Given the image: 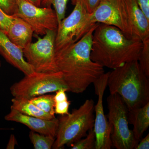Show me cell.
<instances>
[{"label": "cell", "instance_id": "2e32d148", "mask_svg": "<svg viewBox=\"0 0 149 149\" xmlns=\"http://www.w3.org/2000/svg\"><path fill=\"white\" fill-rule=\"evenodd\" d=\"M128 122L133 125L135 139L139 142L149 126V102L142 107L128 111Z\"/></svg>", "mask_w": 149, "mask_h": 149}, {"label": "cell", "instance_id": "52a82bcc", "mask_svg": "<svg viewBox=\"0 0 149 149\" xmlns=\"http://www.w3.org/2000/svg\"><path fill=\"white\" fill-rule=\"evenodd\" d=\"M72 13L59 22L56 31V52L76 42L97 23L91 21L83 3L77 0Z\"/></svg>", "mask_w": 149, "mask_h": 149}, {"label": "cell", "instance_id": "e0dca14e", "mask_svg": "<svg viewBox=\"0 0 149 149\" xmlns=\"http://www.w3.org/2000/svg\"><path fill=\"white\" fill-rule=\"evenodd\" d=\"M11 102V109L26 115L46 120H51L56 118L55 116H52L39 109L28 99L14 97Z\"/></svg>", "mask_w": 149, "mask_h": 149}, {"label": "cell", "instance_id": "3957f363", "mask_svg": "<svg viewBox=\"0 0 149 149\" xmlns=\"http://www.w3.org/2000/svg\"><path fill=\"white\" fill-rule=\"evenodd\" d=\"M107 86L110 94L120 96L128 111L149 102V77L138 61L126 63L109 72Z\"/></svg>", "mask_w": 149, "mask_h": 149}, {"label": "cell", "instance_id": "277c9868", "mask_svg": "<svg viewBox=\"0 0 149 149\" xmlns=\"http://www.w3.org/2000/svg\"><path fill=\"white\" fill-rule=\"evenodd\" d=\"M95 105L92 99L87 100L71 113L61 116L53 148L70 146L87 136L89 130L94 128Z\"/></svg>", "mask_w": 149, "mask_h": 149}, {"label": "cell", "instance_id": "603a6c76", "mask_svg": "<svg viewBox=\"0 0 149 149\" xmlns=\"http://www.w3.org/2000/svg\"><path fill=\"white\" fill-rule=\"evenodd\" d=\"M0 8L7 14L14 15L17 11L16 0H0Z\"/></svg>", "mask_w": 149, "mask_h": 149}, {"label": "cell", "instance_id": "9a60e30c", "mask_svg": "<svg viewBox=\"0 0 149 149\" xmlns=\"http://www.w3.org/2000/svg\"><path fill=\"white\" fill-rule=\"evenodd\" d=\"M14 17L6 35L12 42L23 49L32 42L34 31L26 22Z\"/></svg>", "mask_w": 149, "mask_h": 149}, {"label": "cell", "instance_id": "ac0fdd59", "mask_svg": "<svg viewBox=\"0 0 149 149\" xmlns=\"http://www.w3.org/2000/svg\"><path fill=\"white\" fill-rule=\"evenodd\" d=\"M39 109L46 113L55 116L54 95H42L29 100Z\"/></svg>", "mask_w": 149, "mask_h": 149}, {"label": "cell", "instance_id": "83f0119b", "mask_svg": "<svg viewBox=\"0 0 149 149\" xmlns=\"http://www.w3.org/2000/svg\"><path fill=\"white\" fill-rule=\"evenodd\" d=\"M149 149V134L148 133L145 138L140 140L136 145L135 149Z\"/></svg>", "mask_w": 149, "mask_h": 149}, {"label": "cell", "instance_id": "7402d4cb", "mask_svg": "<svg viewBox=\"0 0 149 149\" xmlns=\"http://www.w3.org/2000/svg\"><path fill=\"white\" fill-rule=\"evenodd\" d=\"M143 46L138 61L141 69L149 77V39L143 42Z\"/></svg>", "mask_w": 149, "mask_h": 149}, {"label": "cell", "instance_id": "ba28073f", "mask_svg": "<svg viewBox=\"0 0 149 149\" xmlns=\"http://www.w3.org/2000/svg\"><path fill=\"white\" fill-rule=\"evenodd\" d=\"M56 31L48 30L42 38L36 35L37 41L23 49L24 57L35 72L52 73L59 71L55 58Z\"/></svg>", "mask_w": 149, "mask_h": 149}, {"label": "cell", "instance_id": "5bb4252c", "mask_svg": "<svg viewBox=\"0 0 149 149\" xmlns=\"http://www.w3.org/2000/svg\"><path fill=\"white\" fill-rule=\"evenodd\" d=\"M133 39L142 42L149 39V21L140 8L136 0H124Z\"/></svg>", "mask_w": 149, "mask_h": 149}, {"label": "cell", "instance_id": "484cf974", "mask_svg": "<svg viewBox=\"0 0 149 149\" xmlns=\"http://www.w3.org/2000/svg\"><path fill=\"white\" fill-rule=\"evenodd\" d=\"M77 0H71L72 4L74 5ZM83 3L88 13L91 14L98 5L100 0H78Z\"/></svg>", "mask_w": 149, "mask_h": 149}, {"label": "cell", "instance_id": "7c38bea8", "mask_svg": "<svg viewBox=\"0 0 149 149\" xmlns=\"http://www.w3.org/2000/svg\"><path fill=\"white\" fill-rule=\"evenodd\" d=\"M7 121H14L26 125L32 131L56 138L58 127V119L55 118L46 120L22 113L10 108L8 114L4 117Z\"/></svg>", "mask_w": 149, "mask_h": 149}, {"label": "cell", "instance_id": "6da1fadb", "mask_svg": "<svg viewBox=\"0 0 149 149\" xmlns=\"http://www.w3.org/2000/svg\"><path fill=\"white\" fill-rule=\"evenodd\" d=\"M97 23L80 40L56 52V62L68 92L80 94L105 73L104 67L91 58L93 32Z\"/></svg>", "mask_w": 149, "mask_h": 149}, {"label": "cell", "instance_id": "ffe728a7", "mask_svg": "<svg viewBox=\"0 0 149 149\" xmlns=\"http://www.w3.org/2000/svg\"><path fill=\"white\" fill-rule=\"evenodd\" d=\"M68 0H42L41 7H54L57 16L58 24L65 17L67 4Z\"/></svg>", "mask_w": 149, "mask_h": 149}, {"label": "cell", "instance_id": "f1b7e54d", "mask_svg": "<svg viewBox=\"0 0 149 149\" xmlns=\"http://www.w3.org/2000/svg\"><path fill=\"white\" fill-rule=\"evenodd\" d=\"M17 141L15 136L13 134H12L10 135L8 143L7 145L6 149H15V146L17 145Z\"/></svg>", "mask_w": 149, "mask_h": 149}, {"label": "cell", "instance_id": "4316f807", "mask_svg": "<svg viewBox=\"0 0 149 149\" xmlns=\"http://www.w3.org/2000/svg\"><path fill=\"white\" fill-rule=\"evenodd\" d=\"M138 6L149 21V0H136Z\"/></svg>", "mask_w": 149, "mask_h": 149}, {"label": "cell", "instance_id": "7a4b0ae2", "mask_svg": "<svg viewBox=\"0 0 149 149\" xmlns=\"http://www.w3.org/2000/svg\"><path fill=\"white\" fill-rule=\"evenodd\" d=\"M143 46L141 40L128 38L117 27L98 23L93 33L91 58L113 70L138 61Z\"/></svg>", "mask_w": 149, "mask_h": 149}, {"label": "cell", "instance_id": "5b68a950", "mask_svg": "<svg viewBox=\"0 0 149 149\" xmlns=\"http://www.w3.org/2000/svg\"><path fill=\"white\" fill-rule=\"evenodd\" d=\"M107 104L112 146L117 149H135L139 142L129 128L128 111L125 104L117 94H110L107 98Z\"/></svg>", "mask_w": 149, "mask_h": 149}, {"label": "cell", "instance_id": "9c48e42d", "mask_svg": "<svg viewBox=\"0 0 149 149\" xmlns=\"http://www.w3.org/2000/svg\"><path fill=\"white\" fill-rule=\"evenodd\" d=\"M17 11L13 16L21 18L32 27L36 35L43 36L48 30L56 31L58 20L52 7L34 5L25 0H16Z\"/></svg>", "mask_w": 149, "mask_h": 149}, {"label": "cell", "instance_id": "4fadbf2b", "mask_svg": "<svg viewBox=\"0 0 149 149\" xmlns=\"http://www.w3.org/2000/svg\"><path fill=\"white\" fill-rule=\"evenodd\" d=\"M0 54L13 66L25 75L35 72L24 58L23 49L14 44L2 30L0 29Z\"/></svg>", "mask_w": 149, "mask_h": 149}, {"label": "cell", "instance_id": "8992f818", "mask_svg": "<svg viewBox=\"0 0 149 149\" xmlns=\"http://www.w3.org/2000/svg\"><path fill=\"white\" fill-rule=\"evenodd\" d=\"M68 88L60 71L52 73L34 72L11 86L10 93L14 97L30 99L59 90Z\"/></svg>", "mask_w": 149, "mask_h": 149}, {"label": "cell", "instance_id": "d4e9b609", "mask_svg": "<svg viewBox=\"0 0 149 149\" xmlns=\"http://www.w3.org/2000/svg\"><path fill=\"white\" fill-rule=\"evenodd\" d=\"M55 114L63 116L69 114V108L71 102L68 100L55 102Z\"/></svg>", "mask_w": 149, "mask_h": 149}, {"label": "cell", "instance_id": "4dcf8cb0", "mask_svg": "<svg viewBox=\"0 0 149 149\" xmlns=\"http://www.w3.org/2000/svg\"><path fill=\"white\" fill-rule=\"evenodd\" d=\"M1 62L0 61V67H1Z\"/></svg>", "mask_w": 149, "mask_h": 149}, {"label": "cell", "instance_id": "cb8c5ba5", "mask_svg": "<svg viewBox=\"0 0 149 149\" xmlns=\"http://www.w3.org/2000/svg\"><path fill=\"white\" fill-rule=\"evenodd\" d=\"M14 18L13 15L7 14L0 8V29L6 34Z\"/></svg>", "mask_w": 149, "mask_h": 149}, {"label": "cell", "instance_id": "8fae6325", "mask_svg": "<svg viewBox=\"0 0 149 149\" xmlns=\"http://www.w3.org/2000/svg\"><path fill=\"white\" fill-rule=\"evenodd\" d=\"M109 73V72L104 73L93 83L95 93L98 97L97 102L95 105L94 109L95 116L93 128L96 137L95 149H110L112 147L111 140V128L104 114L103 104Z\"/></svg>", "mask_w": 149, "mask_h": 149}, {"label": "cell", "instance_id": "44dd1931", "mask_svg": "<svg viewBox=\"0 0 149 149\" xmlns=\"http://www.w3.org/2000/svg\"><path fill=\"white\" fill-rule=\"evenodd\" d=\"M85 139H80L70 146L72 149H95V134L94 128L89 130Z\"/></svg>", "mask_w": 149, "mask_h": 149}, {"label": "cell", "instance_id": "f546056e", "mask_svg": "<svg viewBox=\"0 0 149 149\" xmlns=\"http://www.w3.org/2000/svg\"><path fill=\"white\" fill-rule=\"evenodd\" d=\"M28 2L38 7H41L42 0H25Z\"/></svg>", "mask_w": 149, "mask_h": 149}, {"label": "cell", "instance_id": "d6986e66", "mask_svg": "<svg viewBox=\"0 0 149 149\" xmlns=\"http://www.w3.org/2000/svg\"><path fill=\"white\" fill-rule=\"evenodd\" d=\"M29 138L35 149H51L53 148L55 138L36 133L31 130Z\"/></svg>", "mask_w": 149, "mask_h": 149}, {"label": "cell", "instance_id": "30bf717a", "mask_svg": "<svg viewBox=\"0 0 149 149\" xmlns=\"http://www.w3.org/2000/svg\"><path fill=\"white\" fill-rule=\"evenodd\" d=\"M90 15L93 23L114 26L126 37L133 39L124 0H100Z\"/></svg>", "mask_w": 149, "mask_h": 149}]
</instances>
